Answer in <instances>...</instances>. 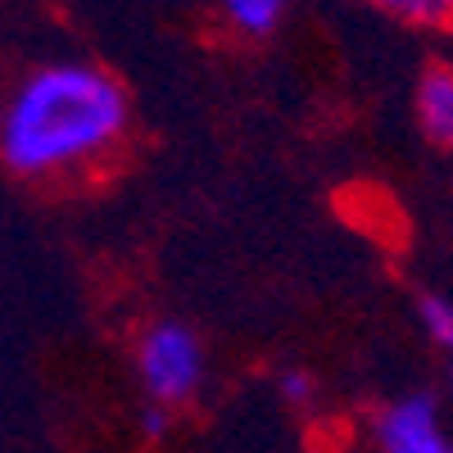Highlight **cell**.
Returning <instances> with one entry per match:
<instances>
[{
  "mask_svg": "<svg viewBox=\"0 0 453 453\" xmlns=\"http://www.w3.org/2000/svg\"><path fill=\"white\" fill-rule=\"evenodd\" d=\"M132 91L96 59H42L0 91V168L27 186H78L127 150Z\"/></svg>",
  "mask_w": 453,
  "mask_h": 453,
  "instance_id": "obj_1",
  "label": "cell"
},
{
  "mask_svg": "<svg viewBox=\"0 0 453 453\" xmlns=\"http://www.w3.org/2000/svg\"><path fill=\"white\" fill-rule=\"evenodd\" d=\"M132 376L145 403L168 412L196 403L209 381V349L200 331L181 318H150L132 340Z\"/></svg>",
  "mask_w": 453,
  "mask_h": 453,
  "instance_id": "obj_2",
  "label": "cell"
},
{
  "mask_svg": "<svg viewBox=\"0 0 453 453\" xmlns=\"http://www.w3.org/2000/svg\"><path fill=\"white\" fill-rule=\"evenodd\" d=\"M376 453H453V431L435 395H399L372 418Z\"/></svg>",
  "mask_w": 453,
  "mask_h": 453,
  "instance_id": "obj_3",
  "label": "cell"
},
{
  "mask_svg": "<svg viewBox=\"0 0 453 453\" xmlns=\"http://www.w3.org/2000/svg\"><path fill=\"white\" fill-rule=\"evenodd\" d=\"M412 113L431 145L453 150V64L435 59L422 68L418 91H412Z\"/></svg>",
  "mask_w": 453,
  "mask_h": 453,
  "instance_id": "obj_4",
  "label": "cell"
},
{
  "mask_svg": "<svg viewBox=\"0 0 453 453\" xmlns=\"http://www.w3.org/2000/svg\"><path fill=\"white\" fill-rule=\"evenodd\" d=\"M290 0H218V19L236 42H268L281 32Z\"/></svg>",
  "mask_w": 453,
  "mask_h": 453,
  "instance_id": "obj_5",
  "label": "cell"
},
{
  "mask_svg": "<svg viewBox=\"0 0 453 453\" xmlns=\"http://www.w3.org/2000/svg\"><path fill=\"white\" fill-rule=\"evenodd\" d=\"M418 318H422V331L453 358V299H444V295H422Z\"/></svg>",
  "mask_w": 453,
  "mask_h": 453,
  "instance_id": "obj_6",
  "label": "cell"
},
{
  "mask_svg": "<svg viewBox=\"0 0 453 453\" xmlns=\"http://www.w3.org/2000/svg\"><path fill=\"white\" fill-rule=\"evenodd\" d=\"M363 5L403 23H449V0H363Z\"/></svg>",
  "mask_w": 453,
  "mask_h": 453,
  "instance_id": "obj_7",
  "label": "cell"
},
{
  "mask_svg": "<svg viewBox=\"0 0 453 453\" xmlns=\"http://www.w3.org/2000/svg\"><path fill=\"white\" fill-rule=\"evenodd\" d=\"M318 376L313 372H304V367H286L281 376H277V395L290 403V408H313L318 403Z\"/></svg>",
  "mask_w": 453,
  "mask_h": 453,
  "instance_id": "obj_8",
  "label": "cell"
},
{
  "mask_svg": "<svg viewBox=\"0 0 453 453\" xmlns=\"http://www.w3.org/2000/svg\"><path fill=\"white\" fill-rule=\"evenodd\" d=\"M173 422H177V412H168V408H159V403H141V412H136V431H141L145 440H164V435L173 431Z\"/></svg>",
  "mask_w": 453,
  "mask_h": 453,
  "instance_id": "obj_9",
  "label": "cell"
},
{
  "mask_svg": "<svg viewBox=\"0 0 453 453\" xmlns=\"http://www.w3.org/2000/svg\"><path fill=\"white\" fill-rule=\"evenodd\" d=\"M444 395H453V358L444 363Z\"/></svg>",
  "mask_w": 453,
  "mask_h": 453,
  "instance_id": "obj_10",
  "label": "cell"
},
{
  "mask_svg": "<svg viewBox=\"0 0 453 453\" xmlns=\"http://www.w3.org/2000/svg\"><path fill=\"white\" fill-rule=\"evenodd\" d=\"M449 23H453V0H449Z\"/></svg>",
  "mask_w": 453,
  "mask_h": 453,
  "instance_id": "obj_11",
  "label": "cell"
}]
</instances>
